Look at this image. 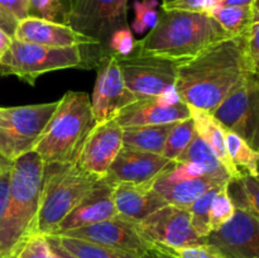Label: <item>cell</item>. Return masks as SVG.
<instances>
[{
	"label": "cell",
	"instance_id": "1",
	"mask_svg": "<svg viewBox=\"0 0 259 258\" xmlns=\"http://www.w3.org/2000/svg\"><path fill=\"white\" fill-rule=\"evenodd\" d=\"M250 75L255 73L248 57L245 35L232 37L177 63L175 89L185 104L212 114Z\"/></svg>",
	"mask_w": 259,
	"mask_h": 258
},
{
	"label": "cell",
	"instance_id": "2",
	"mask_svg": "<svg viewBox=\"0 0 259 258\" xmlns=\"http://www.w3.org/2000/svg\"><path fill=\"white\" fill-rule=\"evenodd\" d=\"M227 38L232 37L207 13L161 10L156 25L136 40L134 53L179 63Z\"/></svg>",
	"mask_w": 259,
	"mask_h": 258
},
{
	"label": "cell",
	"instance_id": "3",
	"mask_svg": "<svg viewBox=\"0 0 259 258\" xmlns=\"http://www.w3.org/2000/svg\"><path fill=\"white\" fill-rule=\"evenodd\" d=\"M95 123L89 94L67 91L58 100L32 151L37 152L46 164L75 162L83 139Z\"/></svg>",
	"mask_w": 259,
	"mask_h": 258
},
{
	"label": "cell",
	"instance_id": "4",
	"mask_svg": "<svg viewBox=\"0 0 259 258\" xmlns=\"http://www.w3.org/2000/svg\"><path fill=\"white\" fill-rule=\"evenodd\" d=\"M45 166L42 157L34 151L27 152L13 161L7 238L9 258H14L20 245L30 235L38 234L37 220Z\"/></svg>",
	"mask_w": 259,
	"mask_h": 258
},
{
	"label": "cell",
	"instance_id": "5",
	"mask_svg": "<svg viewBox=\"0 0 259 258\" xmlns=\"http://www.w3.org/2000/svg\"><path fill=\"white\" fill-rule=\"evenodd\" d=\"M75 162L47 163L38 210L37 233L51 235L99 181Z\"/></svg>",
	"mask_w": 259,
	"mask_h": 258
},
{
	"label": "cell",
	"instance_id": "6",
	"mask_svg": "<svg viewBox=\"0 0 259 258\" xmlns=\"http://www.w3.org/2000/svg\"><path fill=\"white\" fill-rule=\"evenodd\" d=\"M68 25L90 40L82 68L94 70L99 61L110 53L111 34L129 28L128 0H70Z\"/></svg>",
	"mask_w": 259,
	"mask_h": 258
},
{
	"label": "cell",
	"instance_id": "7",
	"mask_svg": "<svg viewBox=\"0 0 259 258\" xmlns=\"http://www.w3.org/2000/svg\"><path fill=\"white\" fill-rule=\"evenodd\" d=\"M66 68H82V53L75 47H47L13 38L7 52L0 56V75L17 76L34 86L39 76Z\"/></svg>",
	"mask_w": 259,
	"mask_h": 258
},
{
	"label": "cell",
	"instance_id": "8",
	"mask_svg": "<svg viewBox=\"0 0 259 258\" xmlns=\"http://www.w3.org/2000/svg\"><path fill=\"white\" fill-rule=\"evenodd\" d=\"M57 105L58 100L0 108V153L13 162L32 151Z\"/></svg>",
	"mask_w": 259,
	"mask_h": 258
},
{
	"label": "cell",
	"instance_id": "9",
	"mask_svg": "<svg viewBox=\"0 0 259 258\" xmlns=\"http://www.w3.org/2000/svg\"><path fill=\"white\" fill-rule=\"evenodd\" d=\"M212 115L227 129L242 137L259 152V80L257 75L245 78Z\"/></svg>",
	"mask_w": 259,
	"mask_h": 258
},
{
	"label": "cell",
	"instance_id": "10",
	"mask_svg": "<svg viewBox=\"0 0 259 258\" xmlns=\"http://www.w3.org/2000/svg\"><path fill=\"white\" fill-rule=\"evenodd\" d=\"M128 90L137 99L159 96L175 88L177 63L152 56H116Z\"/></svg>",
	"mask_w": 259,
	"mask_h": 258
},
{
	"label": "cell",
	"instance_id": "11",
	"mask_svg": "<svg viewBox=\"0 0 259 258\" xmlns=\"http://www.w3.org/2000/svg\"><path fill=\"white\" fill-rule=\"evenodd\" d=\"M136 225L139 233L159 250L179 249L205 243L192 227L189 209L184 207L164 205L136 222Z\"/></svg>",
	"mask_w": 259,
	"mask_h": 258
},
{
	"label": "cell",
	"instance_id": "12",
	"mask_svg": "<svg viewBox=\"0 0 259 258\" xmlns=\"http://www.w3.org/2000/svg\"><path fill=\"white\" fill-rule=\"evenodd\" d=\"M71 238L90 240L105 247L129 253L138 258H157L161 250L146 239L137 229L136 222L116 215L109 220L71 229L61 234Z\"/></svg>",
	"mask_w": 259,
	"mask_h": 258
},
{
	"label": "cell",
	"instance_id": "13",
	"mask_svg": "<svg viewBox=\"0 0 259 258\" xmlns=\"http://www.w3.org/2000/svg\"><path fill=\"white\" fill-rule=\"evenodd\" d=\"M90 99L96 123L115 119L121 109L137 100L126 88L118 58L113 53L99 61L95 86Z\"/></svg>",
	"mask_w": 259,
	"mask_h": 258
},
{
	"label": "cell",
	"instance_id": "14",
	"mask_svg": "<svg viewBox=\"0 0 259 258\" xmlns=\"http://www.w3.org/2000/svg\"><path fill=\"white\" fill-rule=\"evenodd\" d=\"M123 148V128L115 119L95 123L83 139L75 163L82 171L104 179Z\"/></svg>",
	"mask_w": 259,
	"mask_h": 258
},
{
	"label": "cell",
	"instance_id": "15",
	"mask_svg": "<svg viewBox=\"0 0 259 258\" xmlns=\"http://www.w3.org/2000/svg\"><path fill=\"white\" fill-rule=\"evenodd\" d=\"M187 118H190L189 105L181 100L174 88L159 96L137 99L121 109L115 120L121 128L128 129L176 123Z\"/></svg>",
	"mask_w": 259,
	"mask_h": 258
},
{
	"label": "cell",
	"instance_id": "16",
	"mask_svg": "<svg viewBox=\"0 0 259 258\" xmlns=\"http://www.w3.org/2000/svg\"><path fill=\"white\" fill-rule=\"evenodd\" d=\"M225 258H259V219L237 209L227 224L205 238Z\"/></svg>",
	"mask_w": 259,
	"mask_h": 258
},
{
	"label": "cell",
	"instance_id": "17",
	"mask_svg": "<svg viewBox=\"0 0 259 258\" xmlns=\"http://www.w3.org/2000/svg\"><path fill=\"white\" fill-rule=\"evenodd\" d=\"M115 185V182L110 181L106 177L99 180L89 194L78 202L77 206L61 222L57 230L51 235L88 227L116 217L118 212L113 197Z\"/></svg>",
	"mask_w": 259,
	"mask_h": 258
},
{
	"label": "cell",
	"instance_id": "18",
	"mask_svg": "<svg viewBox=\"0 0 259 258\" xmlns=\"http://www.w3.org/2000/svg\"><path fill=\"white\" fill-rule=\"evenodd\" d=\"M176 162L164 158L161 154L123 147L109 168L106 179L115 182L153 181L159 175L168 171Z\"/></svg>",
	"mask_w": 259,
	"mask_h": 258
},
{
	"label": "cell",
	"instance_id": "19",
	"mask_svg": "<svg viewBox=\"0 0 259 258\" xmlns=\"http://www.w3.org/2000/svg\"><path fill=\"white\" fill-rule=\"evenodd\" d=\"M13 38L47 47L66 48L78 46L82 58L91 46L90 40L85 35L76 32L70 25L32 17H27L18 22Z\"/></svg>",
	"mask_w": 259,
	"mask_h": 258
},
{
	"label": "cell",
	"instance_id": "20",
	"mask_svg": "<svg viewBox=\"0 0 259 258\" xmlns=\"http://www.w3.org/2000/svg\"><path fill=\"white\" fill-rule=\"evenodd\" d=\"M153 181L141 182H118L114 187V204L118 215L139 222L159 207L167 205L164 200L154 191Z\"/></svg>",
	"mask_w": 259,
	"mask_h": 258
},
{
	"label": "cell",
	"instance_id": "21",
	"mask_svg": "<svg viewBox=\"0 0 259 258\" xmlns=\"http://www.w3.org/2000/svg\"><path fill=\"white\" fill-rule=\"evenodd\" d=\"M223 184L227 182L207 175L197 179L181 180V181H168L162 175H159L154 180L153 189L167 205L189 209L207 190Z\"/></svg>",
	"mask_w": 259,
	"mask_h": 258
},
{
	"label": "cell",
	"instance_id": "22",
	"mask_svg": "<svg viewBox=\"0 0 259 258\" xmlns=\"http://www.w3.org/2000/svg\"><path fill=\"white\" fill-rule=\"evenodd\" d=\"M190 116L195 124L196 133L209 144L210 148L215 152L218 158L227 168L232 179H238L242 176L239 171L235 168L234 164L230 161L227 149V128L212 115L211 113L201 110V109L189 106Z\"/></svg>",
	"mask_w": 259,
	"mask_h": 258
},
{
	"label": "cell",
	"instance_id": "23",
	"mask_svg": "<svg viewBox=\"0 0 259 258\" xmlns=\"http://www.w3.org/2000/svg\"><path fill=\"white\" fill-rule=\"evenodd\" d=\"M176 123L123 129V147L161 154L167 137Z\"/></svg>",
	"mask_w": 259,
	"mask_h": 258
},
{
	"label": "cell",
	"instance_id": "24",
	"mask_svg": "<svg viewBox=\"0 0 259 258\" xmlns=\"http://www.w3.org/2000/svg\"><path fill=\"white\" fill-rule=\"evenodd\" d=\"M176 162H181V163H185V162L197 163L204 168L205 174L207 176L215 177V179H219L225 182L232 180V176L227 171V168L223 166V163L218 158L215 152L210 148L209 144L197 133L195 134L192 141L189 143V146L184 149V152L177 157Z\"/></svg>",
	"mask_w": 259,
	"mask_h": 258
},
{
	"label": "cell",
	"instance_id": "25",
	"mask_svg": "<svg viewBox=\"0 0 259 258\" xmlns=\"http://www.w3.org/2000/svg\"><path fill=\"white\" fill-rule=\"evenodd\" d=\"M47 237H50L63 250L77 258H138L129 253L80 238H71L66 235H47Z\"/></svg>",
	"mask_w": 259,
	"mask_h": 258
},
{
	"label": "cell",
	"instance_id": "26",
	"mask_svg": "<svg viewBox=\"0 0 259 258\" xmlns=\"http://www.w3.org/2000/svg\"><path fill=\"white\" fill-rule=\"evenodd\" d=\"M228 192L237 209L245 210L259 219V176L242 175L228 182Z\"/></svg>",
	"mask_w": 259,
	"mask_h": 258
},
{
	"label": "cell",
	"instance_id": "27",
	"mask_svg": "<svg viewBox=\"0 0 259 258\" xmlns=\"http://www.w3.org/2000/svg\"><path fill=\"white\" fill-rule=\"evenodd\" d=\"M227 149L230 161L242 175L259 176V152L249 146L242 137L227 129Z\"/></svg>",
	"mask_w": 259,
	"mask_h": 258
},
{
	"label": "cell",
	"instance_id": "28",
	"mask_svg": "<svg viewBox=\"0 0 259 258\" xmlns=\"http://www.w3.org/2000/svg\"><path fill=\"white\" fill-rule=\"evenodd\" d=\"M207 14L211 15L230 37H242L247 34L252 23L253 5L219 7Z\"/></svg>",
	"mask_w": 259,
	"mask_h": 258
},
{
	"label": "cell",
	"instance_id": "29",
	"mask_svg": "<svg viewBox=\"0 0 259 258\" xmlns=\"http://www.w3.org/2000/svg\"><path fill=\"white\" fill-rule=\"evenodd\" d=\"M195 134H196V129H195V124L191 116L176 123V125L172 128L167 137L161 156L176 162L177 157L189 146Z\"/></svg>",
	"mask_w": 259,
	"mask_h": 258
},
{
	"label": "cell",
	"instance_id": "30",
	"mask_svg": "<svg viewBox=\"0 0 259 258\" xmlns=\"http://www.w3.org/2000/svg\"><path fill=\"white\" fill-rule=\"evenodd\" d=\"M70 0H28V17L68 25Z\"/></svg>",
	"mask_w": 259,
	"mask_h": 258
},
{
	"label": "cell",
	"instance_id": "31",
	"mask_svg": "<svg viewBox=\"0 0 259 258\" xmlns=\"http://www.w3.org/2000/svg\"><path fill=\"white\" fill-rule=\"evenodd\" d=\"M223 185H218V186L207 190L189 207L192 227L202 239H205L211 233V229H210V206H211L212 199Z\"/></svg>",
	"mask_w": 259,
	"mask_h": 258
},
{
	"label": "cell",
	"instance_id": "32",
	"mask_svg": "<svg viewBox=\"0 0 259 258\" xmlns=\"http://www.w3.org/2000/svg\"><path fill=\"white\" fill-rule=\"evenodd\" d=\"M234 202L228 192V182L223 185L214 196L210 206V229L211 232L227 224L235 214Z\"/></svg>",
	"mask_w": 259,
	"mask_h": 258
},
{
	"label": "cell",
	"instance_id": "33",
	"mask_svg": "<svg viewBox=\"0 0 259 258\" xmlns=\"http://www.w3.org/2000/svg\"><path fill=\"white\" fill-rule=\"evenodd\" d=\"M158 0H137L134 3L133 30L138 34L151 30L158 19Z\"/></svg>",
	"mask_w": 259,
	"mask_h": 258
},
{
	"label": "cell",
	"instance_id": "34",
	"mask_svg": "<svg viewBox=\"0 0 259 258\" xmlns=\"http://www.w3.org/2000/svg\"><path fill=\"white\" fill-rule=\"evenodd\" d=\"M14 258H53V252L46 235L33 234L20 245Z\"/></svg>",
	"mask_w": 259,
	"mask_h": 258
},
{
	"label": "cell",
	"instance_id": "35",
	"mask_svg": "<svg viewBox=\"0 0 259 258\" xmlns=\"http://www.w3.org/2000/svg\"><path fill=\"white\" fill-rule=\"evenodd\" d=\"M245 43L253 72L259 75V0L253 3L252 23L245 34Z\"/></svg>",
	"mask_w": 259,
	"mask_h": 258
},
{
	"label": "cell",
	"instance_id": "36",
	"mask_svg": "<svg viewBox=\"0 0 259 258\" xmlns=\"http://www.w3.org/2000/svg\"><path fill=\"white\" fill-rule=\"evenodd\" d=\"M136 39L131 28H121L115 30L109 39V51L115 56H128L134 52Z\"/></svg>",
	"mask_w": 259,
	"mask_h": 258
},
{
	"label": "cell",
	"instance_id": "37",
	"mask_svg": "<svg viewBox=\"0 0 259 258\" xmlns=\"http://www.w3.org/2000/svg\"><path fill=\"white\" fill-rule=\"evenodd\" d=\"M161 252L167 253L175 258H225L222 253L206 243L179 248V249H163Z\"/></svg>",
	"mask_w": 259,
	"mask_h": 258
},
{
	"label": "cell",
	"instance_id": "38",
	"mask_svg": "<svg viewBox=\"0 0 259 258\" xmlns=\"http://www.w3.org/2000/svg\"><path fill=\"white\" fill-rule=\"evenodd\" d=\"M0 9L19 22L28 17V0H0Z\"/></svg>",
	"mask_w": 259,
	"mask_h": 258
},
{
	"label": "cell",
	"instance_id": "39",
	"mask_svg": "<svg viewBox=\"0 0 259 258\" xmlns=\"http://www.w3.org/2000/svg\"><path fill=\"white\" fill-rule=\"evenodd\" d=\"M205 0H162V10L204 12Z\"/></svg>",
	"mask_w": 259,
	"mask_h": 258
},
{
	"label": "cell",
	"instance_id": "40",
	"mask_svg": "<svg viewBox=\"0 0 259 258\" xmlns=\"http://www.w3.org/2000/svg\"><path fill=\"white\" fill-rule=\"evenodd\" d=\"M18 25V20L15 18H13L12 15L7 14L5 12H3L0 9V28H2L4 32H7L10 37H14L15 28Z\"/></svg>",
	"mask_w": 259,
	"mask_h": 258
},
{
	"label": "cell",
	"instance_id": "41",
	"mask_svg": "<svg viewBox=\"0 0 259 258\" xmlns=\"http://www.w3.org/2000/svg\"><path fill=\"white\" fill-rule=\"evenodd\" d=\"M12 40L13 37H10L7 32H4V30L0 28V56H3L7 52L8 48L12 45Z\"/></svg>",
	"mask_w": 259,
	"mask_h": 258
},
{
	"label": "cell",
	"instance_id": "42",
	"mask_svg": "<svg viewBox=\"0 0 259 258\" xmlns=\"http://www.w3.org/2000/svg\"><path fill=\"white\" fill-rule=\"evenodd\" d=\"M255 0H220V7H247L253 5Z\"/></svg>",
	"mask_w": 259,
	"mask_h": 258
},
{
	"label": "cell",
	"instance_id": "43",
	"mask_svg": "<svg viewBox=\"0 0 259 258\" xmlns=\"http://www.w3.org/2000/svg\"><path fill=\"white\" fill-rule=\"evenodd\" d=\"M46 237H47V235H46ZM47 239H48V242H50L51 248H52L53 250H56V252H57V253H60V254L62 255L63 258H77V257H75V255H72V254H70V253H67V252H66V250H63L62 248L58 247V245L56 244V243L53 242V240L51 239L50 237H47Z\"/></svg>",
	"mask_w": 259,
	"mask_h": 258
},
{
	"label": "cell",
	"instance_id": "44",
	"mask_svg": "<svg viewBox=\"0 0 259 258\" xmlns=\"http://www.w3.org/2000/svg\"><path fill=\"white\" fill-rule=\"evenodd\" d=\"M12 164H13L12 161L7 159L2 153H0V175L4 174V172L8 171V169L12 168Z\"/></svg>",
	"mask_w": 259,
	"mask_h": 258
},
{
	"label": "cell",
	"instance_id": "45",
	"mask_svg": "<svg viewBox=\"0 0 259 258\" xmlns=\"http://www.w3.org/2000/svg\"><path fill=\"white\" fill-rule=\"evenodd\" d=\"M157 258H175V257H172V255L167 254V253L164 252H159L158 255H157Z\"/></svg>",
	"mask_w": 259,
	"mask_h": 258
},
{
	"label": "cell",
	"instance_id": "46",
	"mask_svg": "<svg viewBox=\"0 0 259 258\" xmlns=\"http://www.w3.org/2000/svg\"><path fill=\"white\" fill-rule=\"evenodd\" d=\"M52 252H53V258H63L62 255H61L60 253L56 252V250H53V249H52Z\"/></svg>",
	"mask_w": 259,
	"mask_h": 258
},
{
	"label": "cell",
	"instance_id": "47",
	"mask_svg": "<svg viewBox=\"0 0 259 258\" xmlns=\"http://www.w3.org/2000/svg\"><path fill=\"white\" fill-rule=\"evenodd\" d=\"M257 77H258V80H259V75H257Z\"/></svg>",
	"mask_w": 259,
	"mask_h": 258
},
{
	"label": "cell",
	"instance_id": "48",
	"mask_svg": "<svg viewBox=\"0 0 259 258\" xmlns=\"http://www.w3.org/2000/svg\"><path fill=\"white\" fill-rule=\"evenodd\" d=\"M258 172H259V164H258Z\"/></svg>",
	"mask_w": 259,
	"mask_h": 258
}]
</instances>
